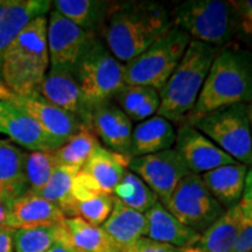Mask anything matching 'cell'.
<instances>
[{"label":"cell","mask_w":252,"mask_h":252,"mask_svg":"<svg viewBox=\"0 0 252 252\" xmlns=\"http://www.w3.org/2000/svg\"><path fill=\"white\" fill-rule=\"evenodd\" d=\"M237 17L238 30L252 37V0H232L229 1Z\"/></svg>","instance_id":"cell-36"},{"label":"cell","mask_w":252,"mask_h":252,"mask_svg":"<svg viewBox=\"0 0 252 252\" xmlns=\"http://www.w3.org/2000/svg\"><path fill=\"white\" fill-rule=\"evenodd\" d=\"M113 1L103 0H56L52 6L76 26L90 33H99Z\"/></svg>","instance_id":"cell-26"},{"label":"cell","mask_w":252,"mask_h":252,"mask_svg":"<svg viewBox=\"0 0 252 252\" xmlns=\"http://www.w3.org/2000/svg\"><path fill=\"white\" fill-rule=\"evenodd\" d=\"M69 241L77 252H124L102 226H94L80 217L64 220Z\"/></svg>","instance_id":"cell-27"},{"label":"cell","mask_w":252,"mask_h":252,"mask_svg":"<svg viewBox=\"0 0 252 252\" xmlns=\"http://www.w3.org/2000/svg\"><path fill=\"white\" fill-rule=\"evenodd\" d=\"M231 252H252V222L244 217Z\"/></svg>","instance_id":"cell-37"},{"label":"cell","mask_w":252,"mask_h":252,"mask_svg":"<svg viewBox=\"0 0 252 252\" xmlns=\"http://www.w3.org/2000/svg\"><path fill=\"white\" fill-rule=\"evenodd\" d=\"M8 226V207L0 202V228Z\"/></svg>","instance_id":"cell-41"},{"label":"cell","mask_w":252,"mask_h":252,"mask_svg":"<svg viewBox=\"0 0 252 252\" xmlns=\"http://www.w3.org/2000/svg\"><path fill=\"white\" fill-rule=\"evenodd\" d=\"M49 103L77 117L84 125L91 106L84 99L71 69L50 68L37 90Z\"/></svg>","instance_id":"cell-16"},{"label":"cell","mask_w":252,"mask_h":252,"mask_svg":"<svg viewBox=\"0 0 252 252\" xmlns=\"http://www.w3.org/2000/svg\"><path fill=\"white\" fill-rule=\"evenodd\" d=\"M252 99V55L224 46L212 63L194 109L186 124L214 110L249 103Z\"/></svg>","instance_id":"cell-2"},{"label":"cell","mask_w":252,"mask_h":252,"mask_svg":"<svg viewBox=\"0 0 252 252\" xmlns=\"http://www.w3.org/2000/svg\"><path fill=\"white\" fill-rule=\"evenodd\" d=\"M124 252H200L196 247L181 249L173 247L171 244L161 243L147 237H141L135 243L127 248Z\"/></svg>","instance_id":"cell-35"},{"label":"cell","mask_w":252,"mask_h":252,"mask_svg":"<svg viewBox=\"0 0 252 252\" xmlns=\"http://www.w3.org/2000/svg\"><path fill=\"white\" fill-rule=\"evenodd\" d=\"M176 131L173 123L160 116H153L138 123L132 131L130 157H143L172 149Z\"/></svg>","instance_id":"cell-21"},{"label":"cell","mask_w":252,"mask_h":252,"mask_svg":"<svg viewBox=\"0 0 252 252\" xmlns=\"http://www.w3.org/2000/svg\"><path fill=\"white\" fill-rule=\"evenodd\" d=\"M14 230L8 226L0 228V252H14Z\"/></svg>","instance_id":"cell-39"},{"label":"cell","mask_w":252,"mask_h":252,"mask_svg":"<svg viewBox=\"0 0 252 252\" xmlns=\"http://www.w3.org/2000/svg\"><path fill=\"white\" fill-rule=\"evenodd\" d=\"M128 169L152 189L162 206L168 202L179 182L185 176L191 174L174 149L131 158Z\"/></svg>","instance_id":"cell-10"},{"label":"cell","mask_w":252,"mask_h":252,"mask_svg":"<svg viewBox=\"0 0 252 252\" xmlns=\"http://www.w3.org/2000/svg\"><path fill=\"white\" fill-rule=\"evenodd\" d=\"M0 100L13 104L14 106L23 110L36 123H39L43 130L63 141H67L84 125L74 115L49 103L37 91L27 94H15L1 81Z\"/></svg>","instance_id":"cell-11"},{"label":"cell","mask_w":252,"mask_h":252,"mask_svg":"<svg viewBox=\"0 0 252 252\" xmlns=\"http://www.w3.org/2000/svg\"><path fill=\"white\" fill-rule=\"evenodd\" d=\"M0 133L31 152L55 151L65 143L53 137L26 112L5 100H0Z\"/></svg>","instance_id":"cell-14"},{"label":"cell","mask_w":252,"mask_h":252,"mask_svg":"<svg viewBox=\"0 0 252 252\" xmlns=\"http://www.w3.org/2000/svg\"><path fill=\"white\" fill-rule=\"evenodd\" d=\"M188 125L206 135L237 162L252 165V135L248 103L216 109Z\"/></svg>","instance_id":"cell-8"},{"label":"cell","mask_w":252,"mask_h":252,"mask_svg":"<svg viewBox=\"0 0 252 252\" xmlns=\"http://www.w3.org/2000/svg\"><path fill=\"white\" fill-rule=\"evenodd\" d=\"M46 252H77V251L75 250L74 247L71 245L70 241H69V236L67 235L64 238L60 239L59 242H56V243Z\"/></svg>","instance_id":"cell-40"},{"label":"cell","mask_w":252,"mask_h":252,"mask_svg":"<svg viewBox=\"0 0 252 252\" xmlns=\"http://www.w3.org/2000/svg\"><path fill=\"white\" fill-rule=\"evenodd\" d=\"M158 96H159V91L151 87L124 84L112 100H116V104L130 118L144 104Z\"/></svg>","instance_id":"cell-34"},{"label":"cell","mask_w":252,"mask_h":252,"mask_svg":"<svg viewBox=\"0 0 252 252\" xmlns=\"http://www.w3.org/2000/svg\"><path fill=\"white\" fill-rule=\"evenodd\" d=\"M130 160L131 157L99 146L84 163L81 171L89 175L103 193L112 195L128 168Z\"/></svg>","instance_id":"cell-23"},{"label":"cell","mask_w":252,"mask_h":252,"mask_svg":"<svg viewBox=\"0 0 252 252\" xmlns=\"http://www.w3.org/2000/svg\"><path fill=\"white\" fill-rule=\"evenodd\" d=\"M102 146L98 138L86 125H83L61 147L54 151L60 166L82 168L93 153Z\"/></svg>","instance_id":"cell-30"},{"label":"cell","mask_w":252,"mask_h":252,"mask_svg":"<svg viewBox=\"0 0 252 252\" xmlns=\"http://www.w3.org/2000/svg\"><path fill=\"white\" fill-rule=\"evenodd\" d=\"M249 105V119H250V127H251V135H252V99L248 103Z\"/></svg>","instance_id":"cell-42"},{"label":"cell","mask_w":252,"mask_h":252,"mask_svg":"<svg viewBox=\"0 0 252 252\" xmlns=\"http://www.w3.org/2000/svg\"><path fill=\"white\" fill-rule=\"evenodd\" d=\"M190 40L186 32L173 26L145 52L124 64L125 84L161 90L180 63Z\"/></svg>","instance_id":"cell-6"},{"label":"cell","mask_w":252,"mask_h":252,"mask_svg":"<svg viewBox=\"0 0 252 252\" xmlns=\"http://www.w3.org/2000/svg\"><path fill=\"white\" fill-rule=\"evenodd\" d=\"M49 64L47 17L43 15L31 21L1 55V82L15 94L35 93Z\"/></svg>","instance_id":"cell-3"},{"label":"cell","mask_w":252,"mask_h":252,"mask_svg":"<svg viewBox=\"0 0 252 252\" xmlns=\"http://www.w3.org/2000/svg\"><path fill=\"white\" fill-rule=\"evenodd\" d=\"M238 204L241 207L244 219L252 222V168L248 171L244 190Z\"/></svg>","instance_id":"cell-38"},{"label":"cell","mask_w":252,"mask_h":252,"mask_svg":"<svg viewBox=\"0 0 252 252\" xmlns=\"http://www.w3.org/2000/svg\"><path fill=\"white\" fill-rule=\"evenodd\" d=\"M248 171L247 165L235 162L203 173L201 178L217 202L230 209L241 201Z\"/></svg>","instance_id":"cell-22"},{"label":"cell","mask_w":252,"mask_h":252,"mask_svg":"<svg viewBox=\"0 0 252 252\" xmlns=\"http://www.w3.org/2000/svg\"><path fill=\"white\" fill-rule=\"evenodd\" d=\"M96 34L83 31L53 9L47 19V45L50 68L74 69Z\"/></svg>","instance_id":"cell-12"},{"label":"cell","mask_w":252,"mask_h":252,"mask_svg":"<svg viewBox=\"0 0 252 252\" xmlns=\"http://www.w3.org/2000/svg\"><path fill=\"white\" fill-rule=\"evenodd\" d=\"M163 207L198 234L206 231L224 214V208L214 198L201 175L197 174L185 176Z\"/></svg>","instance_id":"cell-9"},{"label":"cell","mask_w":252,"mask_h":252,"mask_svg":"<svg viewBox=\"0 0 252 252\" xmlns=\"http://www.w3.org/2000/svg\"><path fill=\"white\" fill-rule=\"evenodd\" d=\"M59 166L60 163L54 151H34L26 153L25 169L30 187L28 190L34 194H39L48 184Z\"/></svg>","instance_id":"cell-32"},{"label":"cell","mask_w":252,"mask_h":252,"mask_svg":"<svg viewBox=\"0 0 252 252\" xmlns=\"http://www.w3.org/2000/svg\"><path fill=\"white\" fill-rule=\"evenodd\" d=\"M222 48L190 40L180 63L159 91L157 116L171 123L187 118L197 102L212 63Z\"/></svg>","instance_id":"cell-4"},{"label":"cell","mask_w":252,"mask_h":252,"mask_svg":"<svg viewBox=\"0 0 252 252\" xmlns=\"http://www.w3.org/2000/svg\"><path fill=\"white\" fill-rule=\"evenodd\" d=\"M100 226L124 251L145 237L147 220L145 214L126 207L115 197L111 214Z\"/></svg>","instance_id":"cell-24"},{"label":"cell","mask_w":252,"mask_h":252,"mask_svg":"<svg viewBox=\"0 0 252 252\" xmlns=\"http://www.w3.org/2000/svg\"><path fill=\"white\" fill-rule=\"evenodd\" d=\"M50 8L49 0H0V58L31 21L46 15Z\"/></svg>","instance_id":"cell-17"},{"label":"cell","mask_w":252,"mask_h":252,"mask_svg":"<svg viewBox=\"0 0 252 252\" xmlns=\"http://www.w3.org/2000/svg\"><path fill=\"white\" fill-rule=\"evenodd\" d=\"M81 171L78 167L59 166L39 196L55 204L65 216L76 217V201L72 196V182Z\"/></svg>","instance_id":"cell-28"},{"label":"cell","mask_w":252,"mask_h":252,"mask_svg":"<svg viewBox=\"0 0 252 252\" xmlns=\"http://www.w3.org/2000/svg\"><path fill=\"white\" fill-rule=\"evenodd\" d=\"M113 202H115V196L105 193H98L76 202V217L84 220L91 225L100 226L111 214Z\"/></svg>","instance_id":"cell-33"},{"label":"cell","mask_w":252,"mask_h":252,"mask_svg":"<svg viewBox=\"0 0 252 252\" xmlns=\"http://www.w3.org/2000/svg\"><path fill=\"white\" fill-rule=\"evenodd\" d=\"M113 194L126 207L132 208L141 214H145L154 204L160 202L152 189L128 168L113 190Z\"/></svg>","instance_id":"cell-31"},{"label":"cell","mask_w":252,"mask_h":252,"mask_svg":"<svg viewBox=\"0 0 252 252\" xmlns=\"http://www.w3.org/2000/svg\"><path fill=\"white\" fill-rule=\"evenodd\" d=\"M26 153L7 139H0V202L9 207L28 191Z\"/></svg>","instance_id":"cell-20"},{"label":"cell","mask_w":252,"mask_h":252,"mask_svg":"<svg viewBox=\"0 0 252 252\" xmlns=\"http://www.w3.org/2000/svg\"><path fill=\"white\" fill-rule=\"evenodd\" d=\"M65 216L55 204L28 190L8 207V228L26 229L61 223Z\"/></svg>","instance_id":"cell-18"},{"label":"cell","mask_w":252,"mask_h":252,"mask_svg":"<svg viewBox=\"0 0 252 252\" xmlns=\"http://www.w3.org/2000/svg\"><path fill=\"white\" fill-rule=\"evenodd\" d=\"M145 217L147 238L181 249L193 248L200 241L201 234L181 223L160 202L147 210Z\"/></svg>","instance_id":"cell-19"},{"label":"cell","mask_w":252,"mask_h":252,"mask_svg":"<svg viewBox=\"0 0 252 252\" xmlns=\"http://www.w3.org/2000/svg\"><path fill=\"white\" fill-rule=\"evenodd\" d=\"M169 14L173 26L186 32L191 40L220 48L238 31L237 17L229 1L187 0L176 4Z\"/></svg>","instance_id":"cell-5"},{"label":"cell","mask_w":252,"mask_h":252,"mask_svg":"<svg viewBox=\"0 0 252 252\" xmlns=\"http://www.w3.org/2000/svg\"><path fill=\"white\" fill-rule=\"evenodd\" d=\"M174 150L180 154L191 174L201 175L217 167L237 162L191 125L184 124L176 132Z\"/></svg>","instance_id":"cell-13"},{"label":"cell","mask_w":252,"mask_h":252,"mask_svg":"<svg viewBox=\"0 0 252 252\" xmlns=\"http://www.w3.org/2000/svg\"><path fill=\"white\" fill-rule=\"evenodd\" d=\"M72 71L91 108L112 100L125 84L124 64L110 53L97 35L88 43Z\"/></svg>","instance_id":"cell-7"},{"label":"cell","mask_w":252,"mask_h":252,"mask_svg":"<svg viewBox=\"0 0 252 252\" xmlns=\"http://www.w3.org/2000/svg\"><path fill=\"white\" fill-rule=\"evenodd\" d=\"M67 235L64 220L53 225L15 229L13 235L14 252H46Z\"/></svg>","instance_id":"cell-29"},{"label":"cell","mask_w":252,"mask_h":252,"mask_svg":"<svg viewBox=\"0 0 252 252\" xmlns=\"http://www.w3.org/2000/svg\"><path fill=\"white\" fill-rule=\"evenodd\" d=\"M172 27L171 14L159 2L113 1L99 33L110 53L126 64Z\"/></svg>","instance_id":"cell-1"},{"label":"cell","mask_w":252,"mask_h":252,"mask_svg":"<svg viewBox=\"0 0 252 252\" xmlns=\"http://www.w3.org/2000/svg\"><path fill=\"white\" fill-rule=\"evenodd\" d=\"M243 222L239 204L230 208L201 234L195 245L200 252H231Z\"/></svg>","instance_id":"cell-25"},{"label":"cell","mask_w":252,"mask_h":252,"mask_svg":"<svg viewBox=\"0 0 252 252\" xmlns=\"http://www.w3.org/2000/svg\"><path fill=\"white\" fill-rule=\"evenodd\" d=\"M86 126L105 145L106 149L130 157L133 125L113 100L94 105Z\"/></svg>","instance_id":"cell-15"}]
</instances>
